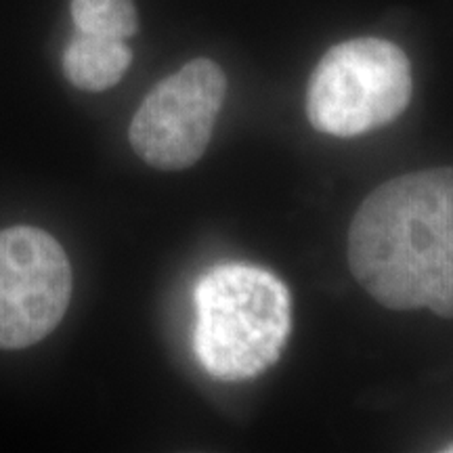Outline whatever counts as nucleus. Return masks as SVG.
I'll use <instances>...</instances> for the list:
<instances>
[{
    "mask_svg": "<svg viewBox=\"0 0 453 453\" xmlns=\"http://www.w3.org/2000/svg\"><path fill=\"white\" fill-rule=\"evenodd\" d=\"M443 451H447V453H453V443L449 445V447H445V449Z\"/></svg>",
    "mask_w": 453,
    "mask_h": 453,
    "instance_id": "obj_8",
    "label": "nucleus"
},
{
    "mask_svg": "<svg viewBox=\"0 0 453 453\" xmlns=\"http://www.w3.org/2000/svg\"><path fill=\"white\" fill-rule=\"evenodd\" d=\"M225 93L220 65L206 57L191 59L147 93L130 122V145L157 170L194 166L211 143Z\"/></svg>",
    "mask_w": 453,
    "mask_h": 453,
    "instance_id": "obj_4",
    "label": "nucleus"
},
{
    "mask_svg": "<svg viewBox=\"0 0 453 453\" xmlns=\"http://www.w3.org/2000/svg\"><path fill=\"white\" fill-rule=\"evenodd\" d=\"M133 64V50L120 38L95 36L76 30L64 53V70L73 87L101 93L116 87Z\"/></svg>",
    "mask_w": 453,
    "mask_h": 453,
    "instance_id": "obj_6",
    "label": "nucleus"
},
{
    "mask_svg": "<svg viewBox=\"0 0 453 453\" xmlns=\"http://www.w3.org/2000/svg\"><path fill=\"white\" fill-rule=\"evenodd\" d=\"M72 269L61 243L36 226L0 231V349H27L64 319Z\"/></svg>",
    "mask_w": 453,
    "mask_h": 453,
    "instance_id": "obj_5",
    "label": "nucleus"
},
{
    "mask_svg": "<svg viewBox=\"0 0 453 453\" xmlns=\"http://www.w3.org/2000/svg\"><path fill=\"white\" fill-rule=\"evenodd\" d=\"M410 101L411 65L403 50L382 38H353L315 65L307 116L319 133L357 137L396 120Z\"/></svg>",
    "mask_w": 453,
    "mask_h": 453,
    "instance_id": "obj_3",
    "label": "nucleus"
},
{
    "mask_svg": "<svg viewBox=\"0 0 453 453\" xmlns=\"http://www.w3.org/2000/svg\"><path fill=\"white\" fill-rule=\"evenodd\" d=\"M70 11L76 30L84 34L127 41L139 30L133 0H72Z\"/></svg>",
    "mask_w": 453,
    "mask_h": 453,
    "instance_id": "obj_7",
    "label": "nucleus"
},
{
    "mask_svg": "<svg viewBox=\"0 0 453 453\" xmlns=\"http://www.w3.org/2000/svg\"><path fill=\"white\" fill-rule=\"evenodd\" d=\"M349 265L382 307L453 319V168L418 170L373 189L350 223Z\"/></svg>",
    "mask_w": 453,
    "mask_h": 453,
    "instance_id": "obj_1",
    "label": "nucleus"
},
{
    "mask_svg": "<svg viewBox=\"0 0 453 453\" xmlns=\"http://www.w3.org/2000/svg\"><path fill=\"white\" fill-rule=\"evenodd\" d=\"M194 303V350L212 378L250 380L280 359L292 332V298L271 271L217 265L196 283Z\"/></svg>",
    "mask_w": 453,
    "mask_h": 453,
    "instance_id": "obj_2",
    "label": "nucleus"
}]
</instances>
